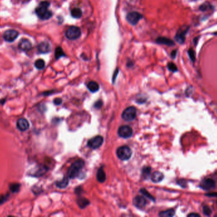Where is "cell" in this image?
Here are the masks:
<instances>
[{
  "instance_id": "obj_14",
  "label": "cell",
  "mask_w": 217,
  "mask_h": 217,
  "mask_svg": "<svg viewBox=\"0 0 217 217\" xmlns=\"http://www.w3.org/2000/svg\"><path fill=\"white\" fill-rule=\"evenodd\" d=\"M19 47L23 51H28L32 48V43L28 39H22L19 44Z\"/></svg>"
},
{
  "instance_id": "obj_32",
  "label": "cell",
  "mask_w": 217,
  "mask_h": 217,
  "mask_svg": "<svg viewBox=\"0 0 217 217\" xmlns=\"http://www.w3.org/2000/svg\"><path fill=\"white\" fill-rule=\"evenodd\" d=\"M203 212H204V215L209 216V215H210L211 213V209L209 207H207V206H204V207H203Z\"/></svg>"
},
{
  "instance_id": "obj_7",
  "label": "cell",
  "mask_w": 217,
  "mask_h": 217,
  "mask_svg": "<svg viewBox=\"0 0 217 217\" xmlns=\"http://www.w3.org/2000/svg\"><path fill=\"white\" fill-rule=\"evenodd\" d=\"M133 129L129 125H122L118 129L117 134L123 138H130L133 135Z\"/></svg>"
},
{
  "instance_id": "obj_17",
  "label": "cell",
  "mask_w": 217,
  "mask_h": 217,
  "mask_svg": "<svg viewBox=\"0 0 217 217\" xmlns=\"http://www.w3.org/2000/svg\"><path fill=\"white\" fill-rule=\"evenodd\" d=\"M164 178V175L159 171H155L151 175V180L153 182L158 183L161 182Z\"/></svg>"
},
{
  "instance_id": "obj_34",
  "label": "cell",
  "mask_w": 217,
  "mask_h": 217,
  "mask_svg": "<svg viewBox=\"0 0 217 217\" xmlns=\"http://www.w3.org/2000/svg\"><path fill=\"white\" fill-rule=\"evenodd\" d=\"M102 104H103L102 101L99 100V101H97V102L95 103V108H101V107H102Z\"/></svg>"
},
{
  "instance_id": "obj_25",
  "label": "cell",
  "mask_w": 217,
  "mask_h": 217,
  "mask_svg": "<svg viewBox=\"0 0 217 217\" xmlns=\"http://www.w3.org/2000/svg\"><path fill=\"white\" fill-rule=\"evenodd\" d=\"M89 201L85 198H81L78 200V204L81 208H84V207L89 204Z\"/></svg>"
},
{
  "instance_id": "obj_13",
  "label": "cell",
  "mask_w": 217,
  "mask_h": 217,
  "mask_svg": "<svg viewBox=\"0 0 217 217\" xmlns=\"http://www.w3.org/2000/svg\"><path fill=\"white\" fill-rule=\"evenodd\" d=\"M200 187L204 190H210L215 187V183L212 179L206 178L202 181Z\"/></svg>"
},
{
  "instance_id": "obj_3",
  "label": "cell",
  "mask_w": 217,
  "mask_h": 217,
  "mask_svg": "<svg viewBox=\"0 0 217 217\" xmlns=\"http://www.w3.org/2000/svg\"><path fill=\"white\" fill-rule=\"evenodd\" d=\"M116 154L121 160H128L132 156V151L131 148L127 146H122L117 149Z\"/></svg>"
},
{
  "instance_id": "obj_5",
  "label": "cell",
  "mask_w": 217,
  "mask_h": 217,
  "mask_svg": "<svg viewBox=\"0 0 217 217\" xmlns=\"http://www.w3.org/2000/svg\"><path fill=\"white\" fill-rule=\"evenodd\" d=\"M81 31L79 28L76 26H70L66 32V37L70 40H74L80 37Z\"/></svg>"
},
{
  "instance_id": "obj_28",
  "label": "cell",
  "mask_w": 217,
  "mask_h": 217,
  "mask_svg": "<svg viewBox=\"0 0 217 217\" xmlns=\"http://www.w3.org/2000/svg\"><path fill=\"white\" fill-rule=\"evenodd\" d=\"M140 193H142L143 195L146 196L147 197L149 198L150 200H152V201H155V199L154 198V197H153V196H152V195H150V194H149V192L146 191V189L142 188V189H141V190H140Z\"/></svg>"
},
{
  "instance_id": "obj_8",
  "label": "cell",
  "mask_w": 217,
  "mask_h": 217,
  "mask_svg": "<svg viewBox=\"0 0 217 217\" xmlns=\"http://www.w3.org/2000/svg\"><path fill=\"white\" fill-rule=\"evenodd\" d=\"M104 142V138L101 136H97L88 141V146L92 149H97L100 147Z\"/></svg>"
},
{
  "instance_id": "obj_9",
  "label": "cell",
  "mask_w": 217,
  "mask_h": 217,
  "mask_svg": "<svg viewBox=\"0 0 217 217\" xmlns=\"http://www.w3.org/2000/svg\"><path fill=\"white\" fill-rule=\"evenodd\" d=\"M188 28L187 27H183L180 28L176 33L175 37V40L180 44H183L185 40V34L188 32Z\"/></svg>"
},
{
  "instance_id": "obj_10",
  "label": "cell",
  "mask_w": 217,
  "mask_h": 217,
  "mask_svg": "<svg viewBox=\"0 0 217 217\" xmlns=\"http://www.w3.org/2000/svg\"><path fill=\"white\" fill-rule=\"evenodd\" d=\"M19 36V33L14 30H6L3 34V38L8 42H13Z\"/></svg>"
},
{
  "instance_id": "obj_22",
  "label": "cell",
  "mask_w": 217,
  "mask_h": 217,
  "mask_svg": "<svg viewBox=\"0 0 217 217\" xmlns=\"http://www.w3.org/2000/svg\"><path fill=\"white\" fill-rule=\"evenodd\" d=\"M159 215L162 217H171L175 215V211L173 209H169L166 211L160 212Z\"/></svg>"
},
{
  "instance_id": "obj_30",
  "label": "cell",
  "mask_w": 217,
  "mask_h": 217,
  "mask_svg": "<svg viewBox=\"0 0 217 217\" xmlns=\"http://www.w3.org/2000/svg\"><path fill=\"white\" fill-rule=\"evenodd\" d=\"M168 68L169 71L172 72H176L178 71V68L177 66L174 64L173 62H169L168 64Z\"/></svg>"
},
{
  "instance_id": "obj_37",
  "label": "cell",
  "mask_w": 217,
  "mask_h": 217,
  "mask_svg": "<svg viewBox=\"0 0 217 217\" xmlns=\"http://www.w3.org/2000/svg\"><path fill=\"white\" fill-rule=\"evenodd\" d=\"M188 216H192V217H194V216H196V217H197V216H200V215H199V214H197V213H191V214H188Z\"/></svg>"
},
{
  "instance_id": "obj_15",
  "label": "cell",
  "mask_w": 217,
  "mask_h": 217,
  "mask_svg": "<svg viewBox=\"0 0 217 217\" xmlns=\"http://www.w3.org/2000/svg\"><path fill=\"white\" fill-rule=\"evenodd\" d=\"M38 51L41 53H47L50 52L51 50V46L47 42L43 41L39 44L38 47Z\"/></svg>"
},
{
  "instance_id": "obj_20",
  "label": "cell",
  "mask_w": 217,
  "mask_h": 217,
  "mask_svg": "<svg viewBox=\"0 0 217 217\" xmlns=\"http://www.w3.org/2000/svg\"><path fill=\"white\" fill-rule=\"evenodd\" d=\"M69 184V180L67 177H64L62 180L56 182V186L59 188H64Z\"/></svg>"
},
{
  "instance_id": "obj_1",
  "label": "cell",
  "mask_w": 217,
  "mask_h": 217,
  "mask_svg": "<svg viewBox=\"0 0 217 217\" xmlns=\"http://www.w3.org/2000/svg\"><path fill=\"white\" fill-rule=\"evenodd\" d=\"M50 3L47 1L41 2L39 6L36 8L35 12L41 19L48 20L51 17L52 13L48 10Z\"/></svg>"
},
{
  "instance_id": "obj_27",
  "label": "cell",
  "mask_w": 217,
  "mask_h": 217,
  "mask_svg": "<svg viewBox=\"0 0 217 217\" xmlns=\"http://www.w3.org/2000/svg\"><path fill=\"white\" fill-rule=\"evenodd\" d=\"M21 185L19 183H12L10 185V189L12 192H17L19 191Z\"/></svg>"
},
{
  "instance_id": "obj_6",
  "label": "cell",
  "mask_w": 217,
  "mask_h": 217,
  "mask_svg": "<svg viewBox=\"0 0 217 217\" xmlns=\"http://www.w3.org/2000/svg\"><path fill=\"white\" fill-rule=\"evenodd\" d=\"M143 18L142 14L137 12H130L126 15V20L131 25H137L139 22Z\"/></svg>"
},
{
  "instance_id": "obj_19",
  "label": "cell",
  "mask_w": 217,
  "mask_h": 217,
  "mask_svg": "<svg viewBox=\"0 0 217 217\" xmlns=\"http://www.w3.org/2000/svg\"><path fill=\"white\" fill-rule=\"evenodd\" d=\"M87 87L89 91L92 93H96L99 90V85L94 81L89 82L87 85Z\"/></svg>"
},
{
  "instance_id": "obj_35",
  "label": "cell",
  "mask_w": 217,
  "mask_h": 217,
  "mask_svg": "<svg viewBox=\"0 0 217 217\" xmlns=\"http://www.w3.org/2000/svg\"><path fill=\"white\" fill-rule=\"evenodd\" d=\"M177 50H174L172 51V52H171V57H172L173 59H175L176 56H177Z\"/></svg>"
},
{
  "instance_id": "obj_31",
  "label": "cell",
  "mask_w": 217,
  "mask_h": 217,
  "mask_svg": "<svg viewBox=\"0 0 217 217\" xmlns=\"http://www.w3.org/2000/svg\"><path fill=\"white\" fill-rule=\"evenodd\" d=\"M151 168L150 167H145L142 170V173L145 178H147L150 175Z\"/></svg>"
},
{
  "instance_id": "obj_21",
  "label": "cell",
  "mask_w": 217,
  "mask_h": 217,
  "mask_svg": "<svg viewBox=\"0 0 217 217\" xmlns=\"http://www.w3.org/2000/svg\"><path fill=\"white\" fill-rule=\"evenodd\" d=\"M70 14L72 17L76 18V19H78V18H80L81 16H82L83 12L80 8H75L74 9H72Z\"/></svg>"
},
{
  "instance_id": "obj_33",
  "label": "cell",
  "mask_w": 217,
  "mask_h": 217,
  "mask_svg": "<svg viewBox=\"0 0 217 217\" xmlns=\"http://www.w3.org/2000/svg\"><path fill=\"white\" fill-rule=\"evenodd\" d=\"M53 103L56 105H60V104H62V100L61 98H56V99H54Z\"/></svg>"
},
{
  "instance_id": "obj_24",
  "label": "cell",
  "mask_w": 217,
  "mask_h": 217,
  "mask_svg": "<svg viewBox=\"0 0 217 217\" xmlns=\"http://www.w3.org/2000/svg\"><path fill=\"white\" fill-rule=\"evenodd\" d=\"M213 9V6L212 5L208 3V2H206L204 3H203V5H201L200 7V10H201L202 12H206V11H209V10H212Z\"/></svg>"
},
{
  "instance_id": "obj_29",
  "label": "cell",
  "mask_w": 217,
  "mask_h": 217,
  "mask_svg": "<svg viewBox=\"0 0 217 217\" xmlns=\"http://www.w3.org/2000/svg\"><path fill=\"white\" fill-rule=\"evenodd\" d=\"M188 56H189L190 59H191V60L192 62H194L196 61V52H195V51L192 49H190L188 50Z\"/></svg>"
},
{
  "instance_id": "obj_36",
  "label": "cell",
  "mask_w": 217,
  "mask_h": 217,
  "mask_svg": "<svg viewBox=\"0 0 217 217\" xmlns=\"http://www.w3.org/2000/svg\"><path fill=\"white\" fill-rule=\"evenodd\" d=\"M118 72H119V70H118V69H116V70L115 71V73H114V75L113 76V82H114V81L115 80V79H116V77H117V74H118Z\"/></svg>"
},
{
  "instance_id": "obj_16",
  "label": "cell",
  "mask_w": 217,
  "mask_h": 217,
  "mask_svg": "<svg viewBox=\"0 0 217 217\" xmlns=\"http://www.w3.org/2000/svg\"><path fill=\"white\" fill-rule=\"evenodd\" d=\"M156 43L158 44H161V45H167V46L171 47L175 45V42L169 38H166V37H159L156 39Z\"/></svg>"
},
{
  "instance_id": "obj_18",
  "label": "cell",
  "mask_w": 217,
  "mask_h": 217,
  "mask_svg": "<svg viewBox=\"0 0 217 217\" xmlns=\"http://www.w3.org/2000/svg\"><path fill=\"white\" fill-rule=\"evenodd\" d=\"M97 179L98 182H101V183L104 182L105 180H106V175H105V171H104L102 167L99 168V169L97 171Z\"/></svg>"
},
{
  "instance_id": "obj_11",
  "label": "cell",
  "mask_w": 217,
  "mask_h": 217,
  "mask_svg": "<svg viewBox=\"0 0 217 217\" xmlns=\"http://www.w3.org/2000/svg\"><path fill=\"white\" fill-rule=\"evenodd\" d=\"M133 204L135 206L138 207V208L142 209L146 207L147 204V201L143 197L137 195L133 199Z\"/></svg>"
},
{
  "instance_id": "obj_26",
  "label": "cell",
  "mask_w": 217,
  "mask_h": 217,
  "mask_svg": "<svg viewBox=\"0 0 217 217\" xmlns=\"http://www.w3.org/2000/svg\"><path fill=\"white\" fill-rule=\"evenodd\" d=\"M34 65H35V67L38 69H42L44 68L45 66V62H44V61L43 59H38V60H36L35 61V63H34Z\"/></svg>"
},
{
  "instance_id": "obj_4",
  "label": "cell",
  "mask_w": 217,
  "mask_h": 217,
  "mask_svg": "<svg viewBox=\"0 0 217 217\" xmlns=\"http://www.w3.org/2000/svg\"><path fill=\"white\" fill-rule=\"evenodd\" d=\"M137 116V110L133 106H130L124 110L122 113V118L125 121L130 122L133 120Z\"/></svg>"
},
{
  "instance_id": "obj_38",
  "label": "cell",
  "mask_w": 217,
  "mask_h": 217,
  "mask_svg": "<svg viewBox=\"0 0 217 217\" xmlns=\"http://www.w3.org/2000/svg\"><path fill=\"white\" fill-rule=\"evenodd\" d=\"M213 34H215V35H217V31H216V32H215V33H213Z\"/></svg>"
},
{
  "instance_id": "obj_2",
  "label": "cell",
  "mask_w": 217,
  "mask_h": 217,
  "mask_svg": "<svg viewBox=\"0 0 217 217\" xmlns=\"http://www.w3.org/2000/svg\"><path fill=\"white\" fill-rule=\"evenodd\" d=\"M85 166V162L82 159H79L76 160L73 164L71 165L68 170V177L69 178H76L80 171Z\"/></svg>"
},
{
  "instance_id": "obj_12",
  "label": "cell",
  "mask_w": 217,
  "mask_h": 217,
  "mask_svg": "<svg viewBox=\"0 0 217 217\" xmlns=\"http://www.w3.org/2000/svg\"><path fill=\"white\" fill-rule=\"evenodd\" d=\"M17 127L21 131H25L29 128V123L24 118H21L17 122Z\"/></svg>"
},
{
  "instance_id": "obj_23",
  "label": "cell",
  "mask_w": 217,
  "mask_h": 217,
  "mask_svg": "<svg viewBox=\"0 0 217 217\" xmlns=\"http://www.w3.org/2000/svg\"><path fill=\"white\" fill-rule=\"evenodd\" d=\"M55 56L56 59H59L62 57L66 56V54L64 53V50H63V49L61 47H58L56 48L55 51Z\"/></svg>"
}]
</instances>
